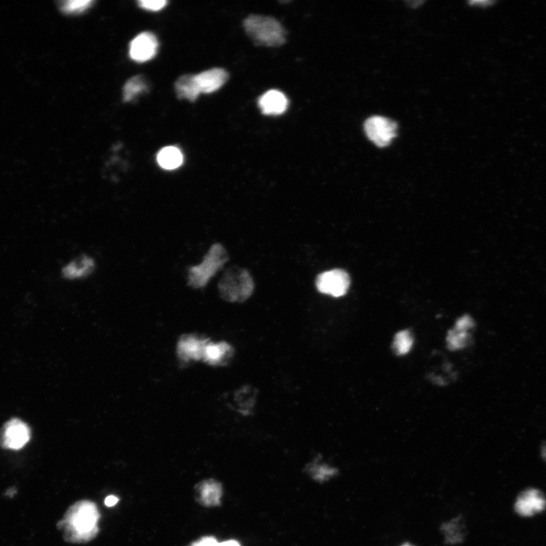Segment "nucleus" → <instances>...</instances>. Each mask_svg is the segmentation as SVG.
Listing matches in <instances>:
<instances>
[{
    "mask_svg": "<svg viewBox=\"0 0 546 546\" xmlns=\"http://www.w3.org/2000/svg\"><path fill=\"white\" fill-rule=\"evenodd\" d=\"M99 518V511L94 501L80 500L66 510L58 528L67 542L84 544L97 537Z\"/></svg>",
    "mask_w": 546,
    "mask_h": 546,
    "instance_id": "nucleus-1",
    "label": "nucleus"
},
{
    "mask_svg": "<svg viewBox=\"0 0 546 546\" xmlns=\"http://www.w3.org/2000/svg\"><path fill=\"white\" fill-rule=\"evenodd\" d=\"M244 27L257 45L280 47L285 42V30L272 17L251 16L244 20Z\"/></svg>",
    "mask_w": 546,
    "mask_h": 546,
    "instance_id": "nucleus-2",
    "label": "nucleus"
},
{
    "mask_svg": "<svg viewBox=\"0 0 546 546\" xmlns=\"http://www.w3.org/2000/svg\"><path fill=\"white\" fill-rule=\"evenodd\" d=\"M219 290L221 297L226 302L241 303L251 296L254 284L246 270L232 267L221 278Z\"/></svg>",
    "mask_w": 546,
    "mask_h": 546,
    "instance_id": "nucleus-3",
    "label": "nucleus"
},
{
    "mask_svg": "<svg viewBox=\"0 0 546 546\" xmlns=\"http://www.w3.org/2000/svg\"><path fill=\"white\" fill-rule=\"evenodd\" d=\"M228 260V253L224 247L220 244H214L205 255L203 262L189 270L188 285L195 288L204 287Z\"/></svg>",
    "mask_w": 546,
    "mask_h": 546,
    "instance_id": "nucleus-4",
    "label": "nucleus"
},
{
    "mask_svg": "<svg viewBox=\"0 0 546 546\" xmlns=\"http://www.w3.org/2000/svg\"><path fill=\"white\" fill-rule=\"evenodd\" d=\"M351 280L347 272L336 269L320 274L316 280L318 291L332 297H342L349 291Z\"/></svg>",
    "mask_w": 546,
    "mask_h": 546,
    "instance_id": "nucleus-5",
    "label": "nucleus"
},
{
    "mask_svg": "<svg viewBox=\"0 0 546 546\" xmlns=\"http://www.w3.org/2000/svg\"><path fill=\"white\" fill-rule=\"evenodd\" d=\"M364 129L367 137L381 148L388 146L397 133L395 122L382 116H373L367 119Z\"/></svg>",
    "mask_w": 546,
    "mask_h": 546,
    "instance_id": "nucleus-6",
    "label": "nucleus"
},
{
    "mask_svg": "<svg viewBox=\"0 0 546 546\" xmlns=\"http://www.w3.org/2000/svg\"><path fill=\"white\" fill-rule=\"evenodd\" d=\"M546 509V497L538 488H528L517 497L515 503L516 514L530 518L542 513Z\"/></svg>",
    "mask_w": 546,
    "mask_h": 546,
    "instance_id": "nucleus-7",
    "label": "nucleus"
},
{
    "mask_svg": "<svg viewBox=\"0 0 546 546\" xmlns=\"http://www.w3.org/2000/svg\"><path fill=\"white\" fill-rule=\"evenodd\" d=\"M31 439V430L23 421L13 419L5 425L1 444L6 449L19 450L24 448Z\"/></svg>",
    "mask_w": 546,
    "mask_h": 546,
    "instance_id": "nucleus-8",
    "label": "nucleus"
},
{
    "mask_svg": "<svg viewBox=\"0 0 546 546\" xmlns=\"http://www.w3.org/2000/svg\"><path fill=\"white\" fill-rule=\"evenodd\" d=\"M158 49V40L153 33L143 32L133 39L130 45V57L138 62L152 60Z\"/></svg>",
    "mask_w": 546,
    "mask_h": 546,
    "instance_id": "nucleus-9",
    "label": "nucleus"
},
{
    "mask_svg": "<svg viewBox=\"0 0 546 546\" xmlns=\"http://www.w3.org/2000/svg\"><path fill=\"white\" fill-rule=\"evenodd\" d=\"M195 81L200 93L211 94L219 90L229 79V75L222 69H212L197 75Z\"/></svg>",
    "mask_w": 546,
    "mask_h": 546,
    "instance_id": "nucleus-10",
    "label": "nucleus"
},
{
    "mask_svg": "<svg viewBox=\"0 0 546 546\" xmlns=\"http://www.w3.org/2000/svg\"><path fill=\"white\" fill-rule=\"evenodd\" d=\"M197 501L205 507H214L220 504L222 495V485L215 480H206L196 485Z\"/></svg>",
    "mask_w": 546,
    "mask_h": 546,
    "instance_id": "nucleus-11",
    "label": "nucleus"
},
{
    "mask_svg": "<svg viewBox=\"0 0 546 546\" xmlns=\"http://www.w3.org/2000/svg\"><path fill=\"white\" fill-rule=\"evenodd\" d=\"M258 104L263 114L278 116L285 112L288 102L283 93L271 90L260 97Z\"/></svg>",
    "mask_w": 546,
    "mask_h": 546,
    "instance_id": "nucleus-12",
    "label": "nucleus"
},
{
    "mask_svg": "<svg viewBox=\"0 0 546 546\" xmlns=\"http://www.w3.org/2000/svg\"><path fill=\"white\" fill-rule=\"evenodd\" d=\"M208 340L186 337L178 343V351L185 361L203 359Z\"/></svg>",
    "mask_w": 546,
    "mask_h": 546,
    "instance_id": "nucleus-13",
    "label": "nucleus"
},
{
    "mask_svg": "<svg viewBox=\"0 0 546 546\" xmlns=\"http://www.w3.org/2000/svg\"><path fill=\"white\" fill-rule=\"evenodd\" d=\"M231 353V347L226 342L208 343L204 350L203 360L211 365H219L229 359Z\"/></svg>",
    "mask_w": 546,
    "mask_h": 546,
    "instance_id": "nucleus-14",
    "label": "nucleus"
},
{
    "mask_svg": "<svg viewBox=\"0 0 546 546\" xmlns=\"http://www.w3.org/2000/svg\"><path fill=\"white\" fill-rule=\"evenodd\" d=\"M175 92L180 99H186L194 102L200 93L195 75H186L178 79L175 83Z\"/></svg>",
    "mask_w": 546,
    "mask_h": 546,
    "instance_id": "nucleus-15",
    "label": "nucleus"
},
{
    "mask_svg": "<svg viewBox=\"0 0 546 546\" xmlns=\"http://www.w3.org/2000/svg\"><path fill=\"white\" fill-rule=\"evenodd\" d=\"M184 158L182 151L175 147H166L158 155V164L163 169L173 170L181 166Z\"/></svg>",
    "mask_w": 546,
    "mask_h": 546,
    "instance_id": "nucleus-16",
    "label": "nucleus"
},
{
    "mask_svg": "<svg viewBox=\"0 0 546 546\" xmlns=\"http://www.w3.org/2000/svg\"><path fill=\"white\" fill-rule=\"evenodd\" d=\"M94 267V261L84 256L80 259H77L65 266L63 270V275L70 280H75V278H81L90 273Z\"/></svg>",
    "mask_w": 546,
    "mask_h": 546,
    "instance_id": "nucleus-17",
    "label": "nucleus"
},
{
    "mask_svg": "<svg viewBox=\"0 0 546 546\" xmlns=\"http://www.w3.org/2000/svg\"><path fill=\"white\" fill-rule=\"evenodd\" d=\"M148 85L141 76L131 77L124 88V99L125 102H130L139 95L146 92Z\"/></svg>",
    "mask_w": 546,
    "mask_h": 546,
    "instance_id": "nucleus-18",
    "label": "nucleus"
},
{
    "mask_svg": "<svg viewBox=\"0 0 546 546\" xmlns=\"http://www.w3.org/2000/svg\"><path fill=\"white\" fill-rule=\"evenodd\" d=\"M91 0H70L61 4V9L66 14H80L92 6Z\"/></svg>",
    "mask_w": 546,
    "mask_h": 546,
    "instance_id": "nucleus-19",
    "label": "nucleus"
},
{
    "mask_svg": "<svg viewBox=\"0 0 546 546\" xmlns=\"http://www.w3.org/2000/svg\"><path fill=\"white\" fill-rule=\"evenodd\" d=\"M413 345V339L408 330L399 332L396 334L394 342L395 351L399 355L408 354Z\"/></svg>",
    "mask_w": 546,
    "mask_h": 546,
    "instance_id": "nucleus-20",
    "label": "nucleus"
},
{
    "mask_svg": "<svg viewBox=\"0 0 546 546\" xmlns=\"http://www.w3.org/2000/svg\"><path fill=\"white\" fill-rule=\"evenodd\" d=\"M467 334L466 331L456 329L449 331L447 338L449 348L452 351L464 348L468 339Z\"/></svg>",
    "mask_w": 546,
    "mask_h": 546,
    "instance_id": "nucleus-21",
    "label": "nucleus"
},
{
    "mask_svg": "<svg viewBox=\"0 0 546 546\" xmlns=\"http://www.w3.org/2000/svg\"><path fill=\"white\" fill-rule=\"evenodd\" d=\"M168 2L165 0H141L138 2L139 6L145 10L152 11V12H158L162 10Z\"/></svg>",
    "mask_w": 546,
    "mask_h": 546,
    "instance_id": "nucleus-22",
    "label": "nucleus"
},
{
    "mask_svg": "<svg viewBox=\"0 0 546 546\" xmlns=\"http://www.w3.org/2000/svg\"><path fill=\"white\" fill-rule=\"evenodd\" d=\"M474 322L470 316H464L456 322L455 329L459 330L467 331L473 328Z\"/></svg>",
    "mask_w": 546,
    "mask_h": 546,
    "instance_id": "nucleus-23",
    "label": "nucleus"
},
{
    "mask_svg": "<svg viewBox=\"0 0 546 546\" xmlns=\"http://www.w3.org/2000/svg\"><path fill=\"white\" fill-rule=\"evenodd\" d=\"M218 545L219 542L216 538L213 537H205L194 542L189 546H218Z\"/></svg>",
    "mask_w": 546,
    "mask_h": 546,
    "instance_id": "nucleus-24",
    "label": "nucleus"
},
{
    "mask_svg": "<svg viewBox=\"0 0 546 546\" xmlns=\"http://www.w3.org/2000/svg\"><path fill=\"white\" fill-rule=\"evenodd\" d=\"M119 498L114 496H108L105 499V505L107 507H113L118 503Z\"/></svg>",
    "mask_w": 546,
    "mask_h": 546,
    "instance_id": "nucleus-25",
    "label": "nucleus"
},
{
    "mask_svg": "<svg viewBox=\"0 0 546 546\" xmlns=\"http://www.w3.org/2000/svg\"><path fill=\"white\" fill-rule=\"evenodd\" d=\"M218 546H241V545L236 540H229L226 542L219 543Z\"/></svg>",
    "mask_w": 546,
    "mask_h": 546,
    "instance_id": "nucleus-26",
    "label": "nucleus"
},
{
    "mask_svg": "<svg viewBox=\"0 0 546 546\" xmlns=\"http://www.w3.org/2000/svg\"><path fill=\"white\" fill-rule=\"evenodd\" d=\"M540 454L543 461L546 463V442L542 443L540 448Z\"/></svg>",
    "mask_w": 546,
    "mask_h": 546,
    "instance_id": "nucleus-27",
    "label": "nucleus"
},
{
    "mask_svg": "<svg viewBox=\"0 0 546 546\" xmlns=\"http://www.w3.org/2000/svg\"><path fill=\"white\" fill-rule=\"evenodd\" d=\"M402 546H414V545H410V543H405V544H404V545H403Z\"/></svg>",
    "mask_w": 546,
    "mask_h": 546,
    "instance_id": "nucleus-28",
    "label": "nucleus"
}]
</instances>
